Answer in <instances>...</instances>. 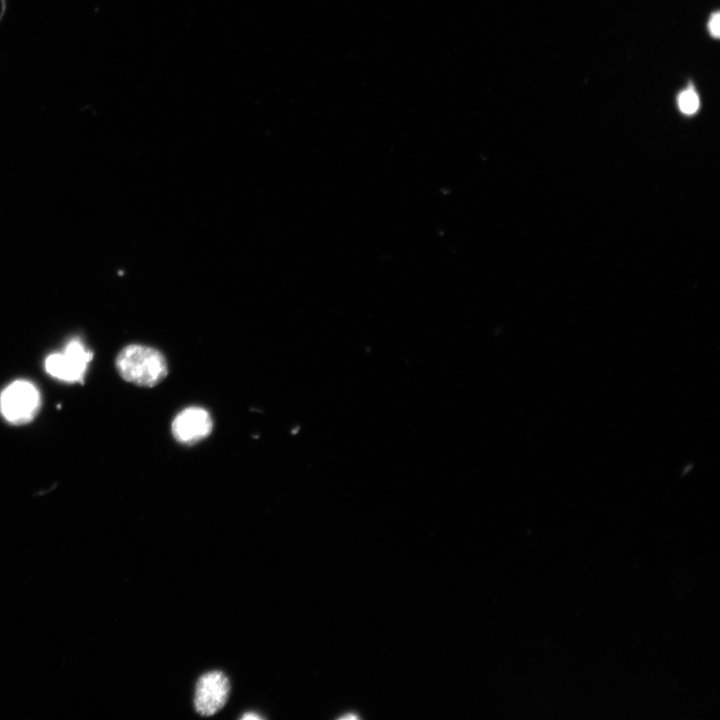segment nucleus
Instances as JSON below:
<instances>
[{"label":"nucleus","instance_id":"nucleus-1","mask_svg":"<svg viewBox=\"0 0 720 720\" xmlns=\"http://www.w3.org/2000/svg\"><path fill=\"white\" fill-rule=\"evenodd\" d=\"M116 369L125 381L141 387H154L168 374L165 356L145 345L130 344L120 350L115 359Z\"/></svg>","mask_w":720,"mask_h":720},{"label":"nucleus","instance_id":"nucleus-2","mask_svg":"<svg viewBox=\"0 0 720 720\" xmlns=\"http://www.w3.org/2000/svg\"><path fill=\"white\" fill-rule=\"evenodd\" d=\"M40 403V393L33 383L16 380L2 391L0 412L12 424H26L37 415Z\"/></svg>","mask_w":720,"mask_h":720},{"label":"nucleus","instance_id":"nucleus-3","mask_svg":"<svg viewBox=\"0 0 720 720\" xmlns=\"http://www.w3.org/2000/svg\"><path fill=\"white\" fill-rule=\"evenodd\" d=\"M93 353L80 340L73 339L62 353L49 355L45 368L49 375L66 382L82 381Z\"/></svg>","mask_w":720,"mask_h":720},{"label":"nucleus","instance_id":"nucleus-4","mask_svg":"<svg viewBox=\"0 0 720 720\" xmlns=\"http://www.w3.org/2000/svg\"><path fill=\"white\" fill-rule=\"evenodd\" d=\"M213 429L210 413L203 407L190 406L181 410L173 419L171 431L174 439L187 446L207 438Z\"/></svg>","mask_w":720,"mask_h":720},{"label":"nucleus","instance_id":"nucleus-5","mask_svg":"<svg viewBox=\"0 0 720 720\" xmlns=\"http://www.w3.org/2000/svg\"><path fill=\"white\" fill-rule=\"evenodd\" d=\"M229 692L230 683L223 672L205 673L196 685L194 698L196 711L203 716L214 715L225 705Z\"/></svg>","mask_w":720,"mask_h":720},{"label":"nucleus","instance_id":"nucleus-6","mask_svg":"<svg viewBox=\"0 0 720 720\" xmlns=\"http://www.w3.org/2000/svg\"><path fill=\"white\" fill-rule=\"evenodd\" d=\"M680 110L685 114H693L699 107V98L693 89H687L678 97Z\"/></svg>","mask_w":720,"mask_h":720},{"label":"nucleus","instance_id":"nucleus-7","mask_svg":"<svg viewBox=\"0 0 720 720\" xmlns=\"http://www.w3.org/2000/svg\"><path fill=\"white\" fill-rule=\"evenodd\" d=\"M719 13H714L711 15L710 20L708 22V29L712 36L715 38L719 37Z\"/></svg>","mask_w":720,"mask_h":720},{"label":"nucleus","instance_id":"nucleus-8","mask_svg":"<svg viewBox=\"0 0 720 720\" xmlns=\"http://www.w3.org/2000/svg\"><path fill=\"white\" fill-rule=\"evenodd\" d=\"M242 719H261V717L253 712H249L243 715Z\"/></svg>","mask_w":720,"mask_h":720}]
</instances>
